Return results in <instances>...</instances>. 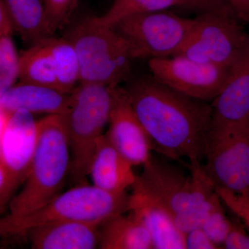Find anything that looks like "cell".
Returning a JSON list of instances; mask_svg holds the SVG:
<instances>
[{
	"label": "cell",
	"mask_w": 249,
	"mask_h": 249,
	"mask_svg": "<svg viewBox=\"0 0 249 249\" xmlns=\"http://www.w3.org/2000/svg\"><path fill=\"white\" fill-rule=\"evenodd\" d=\"M103 249H153L151 237L141 219L132 211L119 214L99 227Z\"/></svg>",
	"instance_id": "18"
},
{
	"label": "cell",
	"mask_w": 249,
	"mask_h": 249,
	"mask_svg": "<svg viewBox=\"0 0 249 249\" xmlns=\"http://www.w3.org/2000/svg\"><path fill=\"white\" fill-rule=\"evenodd\" d=\"M232 8L241 22L249 24V0H224Z\"/></svg>",
	"instance_id": "30"
},
{
	"label": "cell",
	"mask_w": 249,
	"mask_h": 249,
	"mask_svg": "<svg viewBox=\"0 0 249 249\" xmlns=\"http://www.w3.org/2000/svg\"><path fill=\"white\" fill-rule=\"evenodd\" d=\"M129 210L130 195L126 192L110 193L83 183L60 193L29 213L0 217V237L25 235L34 228L53 223L79 222L101 227Z\"/></svg>",
	"instance_id": "3"
},
{
	"label": "cell",
	"mask_w": 249,
	"mask_h": 249,
	"mask_svg": "<svg viewBox=\"0 0 249 249\" xmlns=\"http://www.w3.org/2000/svg\"><path fill=\"white\" fill-rule=\"evenodd\" d=\"M174 7L186 8L201 13L235 15L224 0H113L106 14L96 17L103 24L114 27L121 19L134 14L166 11Z\"/></svg>",
	"instance_id": "17"
},
{
	"label": "cell",
	"mask_w": 249,
	"mask_h": 249,
	"mask_svg": "<svg viewBox=\"0 0 249 249\" xmlns=\"http://www.w3.org/2000/svg\"><path fill=\"white\" fill-rule=\"evenodd\" d=\"M107 136L109 142L134 166L151 159L153 142L136 114L124 88H114V101Z\"/></svg>",
	"instance_id": "12"
},
{
	"label": "cell",
	"mask_w": 249,
	"mask_h": 249,
	"mask_svg": "<svg viewBox=\"0 0 249 249\" xmlns=\"http://www.w3.org/2000/svg\"><path fill=\"white\" fill-rule=\"evenodd\" d=\"M152 76L172 89L206 102H212L220 92L232 67L202 63L181 55L151 58Z\"/></svg>",
	"instance_id": "11"
},
{
	"label": "cell",
	"mask_w": 249,
	"mask_h": 249,
	"mask_svg": "<svg viewBox=\"0 0 249 249\" xmlns=\"http://www.w3.org/2000/svg\"><path fill=\"white\" fill-rule=\"evenodd\" d=\"M46 42L53 58L58 89L63 93H70L80 82L79 62L76 51L66 37L50 36L46 38Z\"/></svg>",
	"instance_id": "22"
},
{
	"label": "cell",
	"mask_w": 249,
	"mask_h": 249,
	"mask_svg": "<svg viewBox=\"0 0 249 249\" xmlns=\"http://www.w3.org/2000/svg\"><path fill=\"white\" fill-rule=\"evenodd\" d=\"M134 110L150 136L156 152L198 166L205 158L212 124L211 103L172 89L153 76L125 88Z\"/></svg>",
	"instance_id": "1"
},
{
	"label": "cell",
	"mask_w": 249,
	"mask_h": 249,
	"mask_svg": "<svg viewBox=\"0 0 249 249\" xmlns=\"http://www.w3.org/2000/svg\"><path fill=\"white\" fill-rule=\"evenodd\" d=\"M234 223L228 219L222 205L214 210L203 226L202 229L211 240L220 249L231 231Z\"/></svg>",
	"instance_id": "25"
},
{
	"label": "cell",
	"mask_w": 249,
	"mask_h": 249,
	"mask_svg": "<svg viewBox=\"0 0 249 249\" xmlns=\"http://www.w3.org/2000/svg\"><path fill=\"white\" fill-rule=\"evenodd\" d=\"M37 142V121L26 110L13 111L0 137V163L6 173V182L0 192V211L16 196L25 181Z\"/></svg>",
	"instance_id": "10"
},
{
	"label": "cell",
	"mask_w": 249,
	"mask_h": 249,
	"mask_svg": "<svg viewBox=\"0 0 249 249\" xmlns=\"http://www.w3.org/2000/svg\"><path fill=\"white\" fill-rule=\"evenodd\" d=\"M211 106L210 131L249 130V41Z\"/></svg>",
	"instance_id": "13"
},
{
	"label": "cell",
	"mask_w": 249,
	"mask_h": 249,
	"mask_svg": "<svg viewBox=\"0 0 249 249\" xmlns=\"http://www.w3.org/2000/svg\"><path fill=\"white\" fill-rule=\"evenodd\" d=\"M11 35L0 37V96L19 79V54Z\"/></svg>",
	"instance_id": "23"
},
{
	"label": "cell",
	"mask_w": 249,
	"mask_h": 249,
	"mask_svg": "<svg viewBox=\"0 0 249 249\" xmlns=\"http://www.w3.org/2000/svg\"><path fill=\"white\" fill-rule=\"evenodd\" d=\"M6 173L2 165L0 163V192L2 190L6 182Z\"/></svg>",
	"instance_id": "33"
},
{
	"label": "cell",
	"mask_w": 249,
	"mask_h": 249,
	"mask_svg": "<svg viewBox=\"0 0 249 249\" xmlns=\"http://www.w3.org/2000/svg\"><path fill=\"white\" fill-rule=\"evenodd\" d=\"M14 28L4 0H0V37L6 34H12Z\"/></svg>",
	"instance_id": "31"
},
{
	"label": "cell",
	"mask_w": 249,
	"mask_h": 249,
	"mask_svg": "<svg viewBox=\"0 0 249 249\" xmlns=\"http://www.w3.org/2000/svg\"><path fill=\"white\" fill-rule=\"evenodd\" d=\"M46 38L31 45L19 54V79L24 83L58 89L53 58Z\"/></svg>",
	"instance_id": "21"
},
{
	"label": "cell",
	"mask_w": 249,
	"mask_h": 249,
	"mask_svg": "<svg viewBox=\"0 0 249 249\" xmlns=\"http://www.w3.org/2000/svg\"><path fill=\"white\" fill-rule=\"evenodd\" d=\"M66 38L78 56L80 83L116 87L129 78L133 52L114 27L96 17L85 18L70 29Z\"/></svg>",
	"instance_id": "4"
},
{
	"label": "cell",
	"mask_w": 249,
	"mask_h": 249,
	"mask_svg": "<svg viewBox=\"0 0 249 249\" xmlns=\"http://www.w3.org/2000/svg\"><path fill=\"white\" fill-rule=\"evenodd\" d=\"M186 249H219L201 229H196L186 234Z\"/></svg>",
	"instance_id": "28"
},
{
	"label": "cell",
	"mask_w": 249,
	"mask_h": 249,
	"mask_svg": "<svg viewBox=\"0 0 249 249\" xmlns=\"http://www.w3.org/2000/svg\"><path fill=\"white\" fill-rule=\"evenodd\" d=\"M235 15L201 13L182 48L175 55L195 61L231 67L240 58L249 35Z\"/></svg>",
	"instance_id": "7"
},
{
	"label": "cell",
	"mask_w": 249,
	"mask_h": 249,
	"mask_svg": "<svg viewBox=\"0 0 249 249\" xmlns=\"http://www.w3.org/2000/svg\"><path fill=\"white\" fill-rule=\"evenodd\" d=\"M70 150L66 114H50L37 121V142L22 189L9 204V217H19L60 194L70 173Z\"/></svg>",
	"instance_id": "2"
},
{
	"label": "cell",
	"mask_w": 249,
	"mask_h": 249,
	"mask_svg": "<svg viewBox=\"0 0 249 249\" xmlns=\"http://www.w3.org/2000/svg\"><path fill=\"white\" fill-rule=\"evenodd\" d=\"M115 87L80 83L71 94L66 114L70 180L83 184L89 175L98 141L109 123Z\"/></svg>",
	"instance_id": "5"
},
{
	"label": "cell",
	"mask_w": 249,
	"mask_h": 249,
	"mask_svg": "<svg viewBox=\"0 0 249 249\" xmlns=\"http://www.w3.org/2000/svg\"><path fill=\"white\" fill-rule=\"evenodd\" d=\"M71 95L55 88L19 81L0 96V104L9 112L26 110L31 113L67 114Z\"/></svg>",
	"instance_id": "16"
},
{
	"label": "cell",
	"mask_w": 249,
	"mask_h": 249,
	"mask_svg": "<svg viewBox=\"0 0 249 249\" xmlns=\"http://www.w3.org/2000/svg\"><path fill=\"white\" fill-rule=\"evenodd\" d=\"M141 219L151 237L153 249H186V234L164 210L151 205H135L130 211Z\"/></svg>",
	"instance_id": "20"
},
{
	"label": "cell",
	"mask_w": 249,
	"mask_h": 249,
	"mask_svg": "<svg viewBox=\"0 0 249 249\" xmlns=\"http://www.w3.org/2000/svg\"><path fill=\"white\" fill-rule=\"evenodd\" d=\"M190 168L192 175L187 178L176 165L152 156L132 186L130 208L151 205L173 215L201 204L213 194L215 188L202 164Z\"/></svg>",
	"instance_id": "6"
},
{
	"label": "cell",
	"mask_w": 249,
	"mask_h": 249,
	"mask_svg": "<svg viewBox=\"0 0 249 249\" xmlns=\"http://www.w3.org/2000/svg\"><path fill=\"white\" fill-rule=\"evenodd\" d=\"M222 202L217 193L197 206L171 215L176 227L184 234L203 227L213 212L222 206Z\"/></svg>",
	"instance_id": "24"
},
{
	"label": "cell",
	"mask_w": 249,
	"mask_h": 249,
	"mask_svg": "<svg viewBox=\"0 0 249 249\" xmlns=\"http://www.w3.org/2000/svg\"><path fill=\"white\" fill-rule=\"evenodd\" d=\"M133 167L103 134L98 141L89 175L93 186L110 193H124L137 179Z\"/></svg>",
	"instance_id": "14"
},
{
	"label": "cell",
	"mask_w": 249,
	"mask_h": 249,
	"mask_svg": "<svg viewBox=\"0 0 249 249\" xmlns=\"http://www.w3.org/2000/svg\"><path fill=\"white\" fill-rule=\"evenodd\" d=\"M223 247L227 249H249V235L242 228L234 224Z\"/></svg>",
	"instance_id": "29"
},
{
	"label": "cell",
	"mask_w": 249,
	"mask_h": 249,
	"mask_svg": "<svg viewBox=\"0 0 249 249\" xmlns=\"http://www.w3.org/2000/svg\"><path fill=\"white\" fill-rule=\"evenodd\" d=\"M204 159L214 188L249 196V130L210 131Z\"/></svg>",
	"instance_id": "9"
},
{
	"label": "cell",
	"mask_w": 249,
	"mask_h": 249,
	"mask_svg": "<svg viewBox=\"0 0 249 249\" xmlns=\"http://www.w3.org/2000/svg\"><path fill=\"white\" fill-rule=\"evenodd\" d=\"M14 31L27 43L50 37L43 0H4Z\"/></svg>",
	"instance_id": "19"
},
{
	"label": "cell",
	"mask_w": 249,
	"mask_h": 249,
	"mask_svg": "<svg viewBox=\"0 0 249 249\" xmlns=\"http://www.w3.org/2000/svg\"><path fill=\"white\" fill-rule=\"evenodd\" d=\"M76 0H43L51 35L63 25Z\"/></svg>",
	"instance_id": "26"
},
{
	"label": "cell",
	"mask_w": 249,
	"mask_h": 249,
	"mask_svg": "<svg viewBox=\"0 0 249 249\" xmlns=\"http://www.w3.org/2000/svg\"><path fill=\"white\" fill-rule=\"evenodd\" d=\"M195 18L166 11L134 14L114 28L129 42L134 58H158L177 55L191 34Z\"/></svg>",
	"instance_id": "8"
},
{
	"label": "cell",
	"mask_w": 249,
	"mask_h": 249,
	"mask_svg": "<svg viewBox=\"0 0 249 249\" xmlns=\"http://www.w3.org/2000/svg\"><path fill=\"white\" fill-rule=\"evenodd\" d=\"M99 227L79 222L53 223L27 232L34 249H93L99 247Z\"/></svg>",
	"instance_id": "15"
},
{
	"label": "cell",
	"mask_w": 249,
	"mask_h": 249,
	"mask_svg": "<svg viewBox=\"0 0 249 249\" xmlns=\"http://www.w3.org/2000/svg\"><path fill=\"white\" fill-rule=\"evenodd\" d=\"M11 113L9 111L4 109L0 104V137L2 135L5 128H6V124L9 120Z\"/></svg>",
	"instance_id": "32"
},
{
	"label": "cell",
	"mask_w": 249,
	"mask_h": 249,
	"mask_svg": "<svg viewBox=\"0 0 249 249\" xmlns=\"http://www.w3.org/2000/svg\"><path fill=\"white\" fill-rule=\"evenodd\" d=\"M215 192L222 204L243 221L249 229V196L237 194L224 188H215Z\"/></svg>",
	"instance_id": "27"
}]
</instances>
